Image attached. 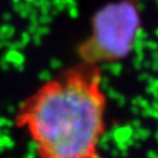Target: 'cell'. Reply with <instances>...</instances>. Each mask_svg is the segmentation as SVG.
<instances>
[{"instance_id":"cell-1","label":"cell","mask_w":158,"mask_h":158,"mask_svg":"<svg viewBox=\"0 0 158 158\" xmlns=\"http://www.w3.org/2000/svg\"><path fill=\"white\" fill-rule=\"evenodd\" d=\"M106 114L101 67L80 61L21 102L14 123L38 158H103Z\"/></svg>"},{"instance_id":"cell-2","label":"cell","mask_w":158,"mask_h":158,"mask_svg":"<svg viewBox=\"0 0 158 158\" xmlns=\"http://www.w3.org/2000/svg\"><path fill=\"white\" fill-rule=\"evenodd\" d=\"M139 27V12L132 0L102 7L91 20L89 35L79 46L80 61L101 67L124 59L134 48Z\"/></svg>"}]
</instances>
